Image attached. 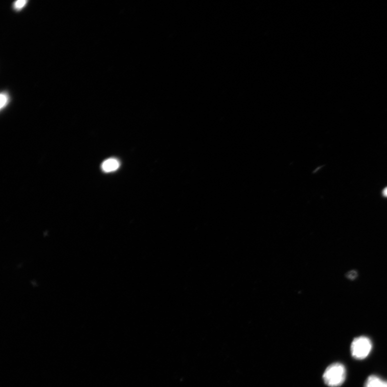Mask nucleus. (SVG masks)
Listing matches in <instances>:
<instances>
[{"instance_id": "nucleus-1", "label": "nucleus", "mask_w": 387, "mask_h": 387, "mask_svg": "<svg viewBox=\"0 0 387 387\" xmlns=\"http://www.w3.org/2000/svg\"><path fill=\"white\" fill-rule=\"evenodd\" d=\"M346 370L345 366L340 363H334L330 365L324 372V380L328 386L338 387L345 382Z\"/></svg>"}, {"instance_id": "nucleus-2", "label": "nucleus", "mask_w": 387, "mask_h": 387, "mask_svg": "<svg viewBox=\"0 0 387 387\" xmlns=\"http://www.w3.org/2000/svg\"><path fill=\"white\" fill-rule=\"evenodd\" d=\"M372 349V342L367 336H359L355 338L351 344V354L357 360H363L367 358Z\"/></svg>"}, {"instance_id": "nucleus-3", "label": "nucleus", "mask_w": 387, "mask_h": 387, "mask_svg": "<svg viewBox=\"0 0 387 387\" xmlns=\"http://www.w3.org/2000/svg\"><path fill=\"white\" fill-rule=\"evenodd\" d=\"M364 387H387V381L384 380L378 376L372 375L367 378Z\"/></svg>"}, {"instance_id": "nucleus-4", "label": "nucleus", "mask_w": 387, "mask_h": 387, "mask_svg": "<svg viewBox=\"0 0 387 387\" xmlns=\"http://www.w3.org/2000/svg\"><path fill=\"white\" fill-rule=\"evenodd\" d=\"M120 166V163L118 160L114 158H110L105 160L102 164V170L109 173L116 170Z\"/></svg>"}, {"instance_id": "nucleus-5", "label": "nucleus", "mask_w": 387, "mask_h": 387, "mask_svg": "<svg viewBox=\"0 0 387 387\" xmlns=\"http://www.w3.org/2000/svg\"><path fill=\"white\" fill-rule=\"evenodd\" d=\"M26 2H27L25 1V0H20V1H17L14 4V8L17 10H21L24 8Z\"/></svg>"}, {"instance_id": "nucleus-6", "label": "nucleus", "mask_w": 387, "mask_h": 387, "mask_svg": "<svg viewBox=\"0 0 387 387\" xmlns=\"http://www.w3.org/2000/svg\"><path fill=\"white\" fill-rule=\"evenodd\" d=\"M8 102V98L5 93L1 94V109L4 107Z\"/></svg>"}, {"instance_id": "nucleus-7", "label": "nucleus", "mask_w": 387, "mask_h": 387, "mask_svg": "<svg viewBox=\"0 0 387 387\" xmlns=\"http://www.w3.org/2000/svg\"><path fill=\"white\" fill-rule=\"evenodd\" d=\"M383 196L387 198V188H385L383 191Z\"/></svg>"}]
</instances>
